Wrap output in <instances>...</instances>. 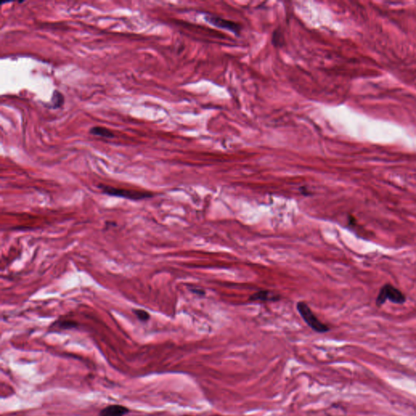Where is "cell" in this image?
<instances>
[{
	"mask_svg": "<svg viewBox=\"0 0 416 416\" xmlns=\"http://www.w3.org/2000/svg\"><path fill=\"white\" fill-rule=\"evenodd\" d=\"M182 416H191V415H182Z\"/></svg>",
	"mask_w": 416,
	"mask_h": 416,
	"instance_id": "13",
	"label": "cell"
},
{
	"mask_svg": "<svg viewBox=\"0 0 416 416\" xmlns=\"http://www.w3.org/2000/svg\"><path fill=\"white\" fill-rule=\"evenodd\" d=\"M77 325H78L75 321H68V320L59 321V323H58V327L62 329H73V328L77 327Z\"/></svg>",
	"mask_w": 416,
	"mask_h": 416,
	"instance_id": "9",
	"label": "cell"
},
{
	"mask_svg": "<svg viewBox=\"0 0 416 416\" xmlns=\"http://www.w3.org/2000/svg\"><path fill=\"white\" fill-rule=\"evenodd\" d=\"M190 290H191L193 293H196V294H199V295H204V294H205V291L202 290V289H193V288H192Z\"/></svg>",
	"mask_w": 416,
	"mask_h": 416,
	"instance_id": "12",
	"label": "cell"
},
{
	"mask_svg": "<svg viewBox=\"0 0 416 416\" xmlns=\"http://www.w3.org/2000/svg\"><path fill=\"white\" fill-rule=\"evenodd\" d=\"M130 413V410L121 405H111L102 409L99 416H125Z\"/></svg>",
	"mask_w": 416,
	"mask_h": 416,
	"instance_id": "5",
	"label": "cell"
},
{
	"mask_svg": "<svg viewBox=\"0 0 416 416\" xmlns=\"http://www.w3.org/2000/svg\"><path fill=\"white\" fill-rule=\"evenodd\" d=\"M64 102V97L61 92L57 89L54 90L51 97V108L53 109H60Z\"/></svg>",
	"mask_w": 416,
	"mask_h": 416,
	"instance_id": "8",
	"label": "cell"
},
{
	"mask_svg": "<svg viewBox=\"0 0 416 416\" xmlns=\"http://www.w3.org/2000/svg\"><path fill=\"white\" fill-rule=\"evenodd\" d=\"M297 309V311L301 315V318L303 319V321L312 330L320 334H325L329 331L330 329L317 318V316L312 312L305 301H298Z\"/></svg>",
	"mask_w": 416,
	"mask_h": 416,
	"instance_id": "2",
	"label": "cell"
},
{
	"mask_svg": "<svg viewBox=\"0 0 416 416\" xmlns=\"http://www.w3.org/2000/svg\"><path fill=\"white\" fill-rule=\"evenodd\" d=\"M98 187L102 190V193L107 195L123 197V198L133 200V201L147 199L154 196L153 193L151 192L137 191V190H132V189H121V188H116V187L103 185V184H99Z\"/></svg>",
	"mask_w": 416,
	"mask_h": 416,
	"instance_id": "1",
	"label": "cell"
},
{
	"mask_svg": "<svg viewBox=\"0 0 416 416\" xmlns=\"http://www.w3.org/2000/svg\"><path fill=\"white\" fill-rule=\"evenodd\" d=\"M387 300H390L393 303L402 304L405 301V296L399 289L388 284L380 289L376 298V305L381 306Z\"/></svg>",
	"mask_w": 416,
	"mask_h": 416,
	"instance_id": "3",
	"label": "cell"
},
{
	"mask_svg": "<svg viewBox=\"0 0 416 416\" xmlns=\"http://www.w3.org/2000/svg\"><path fill=\"white\" fill-rule=\"evenodd\" d=\"M280 298V295L273 294L270 291L261 290L252 294L249 300L251 301H276Z\"/></svg>",
	"mask_w": 416,
	"mask_h": 416,
	"instance_id": "6",
	"label": "cell"
},
{
	"mask_svg": "<svg viewBox=\"0 0 416 416\" xmlns=\"http://www.w3.org/2000/svg\"><path fill=\"white\" fill-rule=\"evenodd\" d=\"M205 20L211 25H213L216 27L231 31V32L234 33L236 35H239L241 30H242V27H241L239 24L232 22V21H229V20L224 19V18L217 17V16L207 14L205 17Z\"/></svg>",
	"mask_w": 416,
	"mask_h": 416,
	"instance_id": "4",
	"label": "cell"
},
{
	"mask_svg": "<svg viewBox=\"0 0 416 416\" xmlns=\"http://www.w3.org/2000/svg\"><path fill=\"white\" fill-rule=\"evenodd\" d=\"M281 32H279L278 30H276L273 34V43L274 44L276 45V47H279L280 45H282L283 40H284V38H283L282 34H280Z\"/></svg>",
	"mask_w": 416,
	"mask_h": 416,
	"instance_id": "11",
	"label": "cell"
},
{
	"mask_svg": "<svg viewBox=\"0 0 416 416\" xmlns=\"http://www.w3.org/2000/svg\"><path fill=\"white\" fill-rule=\"evenodd\" d=\"M134 312L139 321L145 322V321H147L150 319V315L146 310L137 309V310H134Z\"/></svg>",
	"mask_w": 416,
	"mask_h": 416,
	"instance_id": "10",
	"label": "cell"
},
{
	"mask_svg": "<svg viewBox=\"0 0 416 416\" xmlns=\"http://www.w3.org/2000/svg\"><path fill=\"white\" fill-rule=\"evenodd\" d=\"M89 134H93L94 136H100L102 138H113L115 137L113 132L109 129L101 126H94L89 130Z\"/></svg>",
	"mask_w": 416,
	"mask_h": 416,
	"instance_id": "7",
	"label": "cell"
}]
</instances>
